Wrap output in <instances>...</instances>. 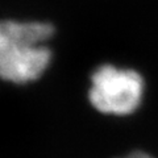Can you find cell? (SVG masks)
I'll use <instances>...</instances> for the list:
<instances>
[{
  "label": "cell",
  "instance_id": "cell-1",
  "mask_svg": "<svg viewBox=\"0 0 158 158\" xmlns=\"http://www.w3.org/2000/svg\"><path fill=\"white\" fill-rule=\"evenodd\" d=\"M52 34L46 23L0 21V78L15 85L38 79L52 61Z\"/></svg>",
  "mask_w": 158,
  "mask_h": 158
},
{
  "label": "cell",
  "instance_id": "cell-2",
  "mask_svg": "<svg viewBox=\"0 0 158 158\" xmlns=\"http://www.w3.org/2000/svg\"><path fill=\"white\" fill-rule=\"evenodd\" d=\"M144 90V79L137 71L102 65L91 75L88 99L99 112L127 116L140 107Z\"/></svg>",
  "mask_w": 158,
  "mask_h": 158
},
{
  "label": "cell",
  "instance_id": "cell-3",
  "mask_svg": "<svg viewBox=\"0 0 158 158\" xmlns=\"http://www.w3.org/2000/svg\"><path fill=\"white\" fill-rule=\"evenodd\" d=\"M121 158H154V157H152L150 154H148V153H145V152L136 150V152H132L128 156L121 157Z\"/></svg>",
  "mask_w": 158,
  "mask_h": 158
}]
</instances>
